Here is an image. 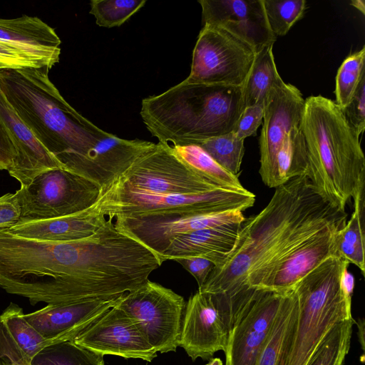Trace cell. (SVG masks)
Segmentation results:
<instances>
[{
    "label": "cell",
    "mask_w": 365,
    "mask_h": 365,
    "mask_svg": "<svg viewBox=\"0 0 365 365\" xmlns=\"http://www.w3.org/2000/svg\"><path fill=\"white\" fill-rule=\"evenodd\" d=\"M129 270L127 244L110 222L71 242L37 240L0 230V287L32 305L112 299L122 292Z\"/></svg>",
    "instance_id": "1"
},
{
    "label": "cell",
    "mask_w": 365,
    "mask_h": 365,
    "mask_svg": "<svg viewBox=\"0 0 365 365\" xmlns=\"http://www.w3.org/2000/svg\"><path fill=\"white\" fill-rule=\"evenodd\" d=\"M347 220L326 202L306 176L275 188L268 204L246 218L225 259L198 291L214 294L233 328L253 299L268 267L312 236Z\"/></svg>",
    "instance_id": "2"
},
{
    "label": "cell",
    "mask_w": 365,
    "mask_h": 365,
    "mask_svg": "<svg viewBox=\"0 0 365 365\" xmlns=\"http://www.w3.org/2000/svg\"><path fill=\"white\" fill-rule=\"evenodd\" d=\"M48 71L46 66L0 69V88L39 143L64 169L81 176L130 140L104 131L81 115Z\"/></svg>",
    "instance_id": "3"
},
{
    "label": "cell",
    "mask_w": 365,
    "mask_h": 365,
    "mask_svg": "<svg viewBox=\"0 0 365 365\" xmlns=\"http://www.w3.org/2000/svg\"><path fill=\"white\" fill-rule=\"evenodd\" d=\"M300 129L308 158L306 177L326 202L345 212L351 199L364 194L360 135L335 101L322 95L304 99Z\"/></svg>",
    "instance_id": "4"
},
{
    "label": "cell",
    "mask_w": 365,
    "mask_h": 365,
    "mask_svg": "<svg viewBox=\"0 0 365 365\" xmlns=\"http://www.w3.org/2000/svg\"><path fill=\"white\" fill-rule=\"evenodd\" d=\"M244 108L242 87L184 80L144 98L140 113L159 143L188 145L232 132Z\"/></svg>",
    "instance_id": "5"
},
{
    "label": "cell",
    "mask_w": 365,
    "mask_h": 365,
    "mask_svg": "<svg viewBox=\"0 0 365 365\" xmlns=\"http://www.w3.org/2000/svg\"><path fill=\"white\" fill-rule=\"evenodd\" d=\"M349 263L331 257L294 287L299 313L282 365H307L332 327L352 319L341 278Z\"/></svg>",
    "instance_id": "6"
},
{
    "label": "cell",
    "mask_w": 365,
    "mask_h": 365,
    "mask_svg": "<svg viewBox=\"0 0 365 365\" xmlns=\"http://www.w3.org/2000/svg\"><path fill=\"white\" fill-rule=\"evenodd\" d=\"M255 202V194L247 190L218 187L195 194H155L110 185L93 207L106 217L113 220L118 216L244 212Z\"/></svg>",
    "instance_id": "7"
},
{
    "label": "cell",
    "mask_w": 365,
    "mask_h": 365,
    "mask_svg": "<svg viewBox=\"0 0 365 365\" xmlns=\"http://www.w3.org/2000/svg\"><path fill=\"white\" fill-rule=\"evenodd\" d=\"M102 193L96 182L63 168L48 170L16 191L20 220L55 218L93 207Z\"/></svg>",
    "instance_id": "8"
},
{
    "label": "cell",
    "mask_w": 365,
    "mask_h": 365,
    "mask_svg": "<svg viewBox=\"0 0 365 365\" xmlns=\"http://www.w3.org/2000/svg\"><path fill=\"white\" fill-rule=\"evenodd\" d=\"M256 53L250 43L225 29L203 25L193 49L190 75L185 80L242 87Z\"/></svg>",
    "instance_id": "9"
},
{
    "label": "cell",
    "mask_w": 365,
    "mask_h": 365,
    "mask_svg": "<svg viewBox=\"0 0 365 365\" xmlns=\"http://www.w3.org/2000/svg\"><path fill=\"white\" fill-rule=\"evenodd\" d=\"M185 304L172 289L148 279L121 296L115 307L135 319L150 344L163 354L179 346Z\"/></svg>",
    "instance_id": "10"
},
{
    "label": "cell",
    "mask_w": 365,
    "mask_h": 365,
    "mask_svg": "<svg viewBox=\"0 0 365 365\" xmlns=\"http://www.w3.org/2000/svg\"><path fill=\"white\" fill-rule=\"evenodd\" d=\"M111 185L155 194H195L218 187L160 143L139 157Z\"/></svg>",
    "instance_id": "11"
},
{
    "label": "cell",
    "mask_w": 365,
    "mask_h": 365,
    "mask_svg": "<svg viewBox=\"0 0 365 365\" xmlns=\"http://www.w3.org/2000/svg\"><path fill=\"white\" fill-rule=\"evenodd\" d=\"M115 225L140 242L158 257L178 235L220 226L242 224L243 212H185L177 214L118 216Z\"/></svg>",
    "instance_id": "12"
},
{
    "label": "cell",
    "mask_w": 365,
    "mask_h": 365,
    "mask_svg": "<svg viewBox=\"0 0 365 365\" xmlns=\"http://www.w3.org/2000/svg\"><path fill=\"white\" fill-rule=\"evenodd\" d=\"M304 99L300 91L279 79L271 88L264 101V114L259 139V173L268 187L279 186L276 157L280 145L293 126L302 118Z\"/></svg>",
    "instance_id": "13"
},
{
    "label": "cell",
    "mask_w": 365,
    "mask_h": 365,
    "mask_svg": "<svg viewBox=\"0 0 365 365\" xmlns=\"http://www.w3.org/2000/svg\"><path fill=\"white\" fill-rule=\"evenodd\" d=\"M73 342L98 354L152 361L157 351L140 324L115 305L80 333Z\"/></svg>",
    "instance_id": "14"
},
{
    "label": "cell",
    "mask_w": 365,
    "mask_h": 365,
    "mask_svg": "<svg viewBox=\"0 0 365 365\" xmlns=\"http://www.w3.org/2000/svg\"><path fill=\"white\" fill-rule=\"evenodd\" d=\"M229 334L214 297L197 290L185 304L179 346L192 361L210 360L215 352H225Z\"/></svg>",
    "instance_id": "15"
},
{
    "label": "cell",
    "mask_w": 365,
    "mask_h": 365,
    "mask_svg": "<svg viewBox=\"0 0 365 365\" xmlns=\"http://www.w3.org/2000/svg\"><path fill=\"white\" fill-rule=\"evenodd\" d=\"M287 293L258 289L248 309L230 331L225 365L255 364Z\"/></svg>",
    "instance_id": "16"
},
{
    "label": "cell",
    "mask_w": 365,
    "mask_h": 365,
    "mask_svg": "<svg viewBox=\"0 0 365 365\" xmlns=\"http://www.w3.org/2000/svg\"><path fill=\"white\" fill-rule=\"evenodd\" d=\"M344 225L324 230L278 259L267 269L256 289L278 293L292 291L319 264L331 257H336V232Z\"/></svg>",
    "instance_id": "17"
},
{
    "label": "cell",
    "mask_w": 365,
    "mask_h": 365,
    "mask_svg": "<svg viewBox=\"0 0 365 365\" xmlns=\"http://www.w3.org/2000/svg\"><path fill=\"white\" fill-rule=\"evenodd\" d=\"M203 25L225 29L250 43L257 53L277 37L266 17L263 0H200Z\"/></svg>",
    "instance_id": "18"
},
{
    "label": "cell",
    "mask_w": 365,
    "mask_h": 365,
    "mask_svg": "<svg viewBox=\"0 0 365 365\" xmlns=\"http://www.w3.org/2000/svg\"><path fill=\"white\" fill-rule=\"evenodd\" d=\"M120 297L66 304H47L34 312L25 314V318L38 333L53 343L73 341L114 307Z\"/></svg>",
    "instance_id": "19"
},
{
    "label": "cell",
    "mask_w": 365,
    "mask_h": 365,
    "mask_svg": "<svg viewBox=\"0 0 365 365\" xmlns=\"http://www.w3.org/2000/svg\"><path fill=\"white\" fill-rule=\"evenodd\" d=\"M0 121L16 149V158L8 170L21 187L38 175L63 165L39 143L6 98L0 88ZM64 169V168H63Z\"/></svg>",
    "instance_id": "20"
},
{
    "label": "cell",
    "mask_w": 365,
    "mask_h": 365,
    "mask_svg": "<svg viewBox=\"0 0 365 365\" xmlns=\"http://www.w3.org/2000/svg\"><path fill=\"white\" fill-rule=\"evenodd\" d=\"M0 42L14 46L51 69L59 61L61 41L55 30L36 16L0 18Z\"/></svg>",
    "instance_id": "21"
},
{
    "label": "cell",
    "mask_w": 365,
    "mask_h": 365,
    "mask_svg": "<svg viewBox=\"0 0 365 365\" xmlns=\"http://www.w3.org/2000/svg\"><path fill=\"white\" fill-rule=\"evenodd\" d=\"M106 217L93 206L71 215L43 220H19L9 228L13 235L52 242H71L87 238L100 229Z\"/></svg>",
    "instance_id": "22"
},
{
    "label": "cell",
    "mask_w": 365,
    "mask_h": 365,
    "mask_svg": "<svg viewBox=\"0 0 365 365\" xmlns=\"http://www.w3.org/2000/svg\"><path fill=\"white\" fill-rule=\"evenodd\" d=\"M242 224L200 230L181 234L172 239L159 256L166 260L185 257H200L220 265L232 252Z\"/></svg>",
    "instance_id": "23"
},
{
    "label": "cell",
    "mask_w": 365,
    "mask_h": 365,
    "mask_svg": "<svg viewBox=\"0 0 365 365\" xmlns=\"http://www.w3.org/2000/svg\"><path fill=\"white\" fill-rule=\"evenodd\" d=\"M298 313V299L292 289L284 295L271 331L255 365H282Z\"/></svg>",
    "instance_id": "24"
},
{
    "label": "cell",
    "mask_w": 365,
    "mask_h": 365,
    "mask_svg": "<svg viewBox=\"0 0 365 365\" xmlns=\"http://www.w3.org/2000/svg\"><path fill=\"white\" fill-rule=\"evenodd\" d=\"M354 211L345 225L338 230L336 237V255L356 266L365 274L364 194L354 199Z\"/></svg>",
    "instance_id": "25"
},
{
    "label": "cell",
    "mask_w": 365,
    "mask_h": 365,
    "mask_svg": "<svg viewBox=\"0 0 365 365\" xmlns=\"http://www.w3.org/2000/svg\"><path fill=\"white\" fill-rule=\"evenodd\" d=\"M273 45L264 47L256 53L252 68L242 86L244 107L264 103L274 85L281 79L274 61Z\"/></svg>",
    "instance_id": "26"
},
{
    "label": "cell",
    "mask_w": 365,
    "mask_h": 365,
    "mask_svg": "<svg viewBox=\"0 0 365 365\" xmlns=\"http://www.w3.org/2000/svg\"><path fill=\"white\" fill-rule=\"evenodd\" d=\"M308 158L300 124L289 130L276 157V170L279 186L299 176H306Z\"/></svg>",
    "instance_id": "27"
},
{
    "label": "cell",
    "mask_w": 365,
    "mask_h": 365,
    "mask_svg": "<svg viewBox=\"0 0 365 365\" xmlns=\"http://www.w3.org/2000/svg\"><path fill=\"white\" fill-rule=\"evenodd\" d=\"M170 146L177 156L217 186L236 191L247 190L237 175L223 168L199 145Z\"/></svg>",
    "instance_id": "28"
},
{
    "label": "cell",
    "mask_w": 365,
    "mask_h": 365,
    "mask_svg": "<svg viewBox=\"0 0 365 365\" xmlns=\"http://www.w3.org/2000/svg\"><path fill=\"white\" fill-rule=\"evenodd\" d=\"M29 365H105L103 356L86 349L73 341L50 344L39 351Z\"/></svg>",
    "instance_id": "29"
},
{
    "label": "cell",
    "mask_w": 365,
    "mask_h": 365,
    "mask_svg": "<svg viewBox=\"0 0 365 365\" xmlns=\"http://www.w3.org/2000/svg\"><path fill=\"white\" fill-rule=\"evenodd\" d=\"M0 316L18 345L31 360L42 349L55 344L43 337L27 322L19 305L11 302Z\"/></svg>",
    "instance_id": "30"
},
{
    "label": "cell",
    "mask_w": 365,
    "mask_h": 365,
    "mask_svg": "<svg viewBox=\"0 0 365 365\" xmlns=\"http://www.w3.org/2000/svg\"><path fill=\"white\" fill-rule=\"evenodd\" d=\"M244 141L232 131L204 140L197 145L201 147L226 170L238 175L245 153Z\"/></svg>",
    "instance_id": "31"
},
{
    "label": "cell",
    "mask_w": 365,
    "mask_h": 365,
    "mask_svg": "<svg viewBox=\"0 0 365 365\" xmlns=\"http://www.w3.org/2000/svg\"><path fill=\"white\" fill-rule=\"evenodd\" d=\"M365 77V46L347 56L336 76L335 103L343 110L352 99L361 79Z\"/></svg>",
    "instance_id": "32"
},
{
    "label": "cell",
    "mask_w": 365,
    "mask_h": 365,
    "mask_svg": "<svg viewBox=\"0 0 365 365\" xmlns=\"http://www.w3.org/2000/svg\"><path fill=\"white\" fill-rule=\"evenodd\" d=\"M269 26L277 37L284 36L304 15L305 0H263Z\"/></svg>",
    "instance_id": "33"
},
{
    "label": "cell",
    "mask_w": 365,
    "mask_h": 365,
    "mask_svg": "<svg viewBox=\"0 0 365 365\" xmlns=\"http://www.w3.org/2000/svg\"><path fill=\"white\" fill-rule=\"evenodd\" d=\"M354 318L335 324L320 344L307 365H334L341 351L350 346Z\"/></svg>",
    "instance_id": "34"
},
{
    "label": "cell",
    "mask_w": 365,
    "mask_h": 365,
    "mask_svg": "<svg viewBox=\"0 0 365 365\" xmlns=\"http://www.w3.org/2000/svg\"><path fill=\"white\" fill-rule=\"evenodd\" d=\"M146 0H92L90 14L103 27L119 26L139 11Z\"/></svg>",
    "instance_id": "35"
},
{
    "label": "cell",
    "mask_w": 365,
    "mask_h": 365,
    "mask_svg": "<svg viewBox=\"0 0 365 365\" xmlns=\"http://www.w3.org/2000/svg\"><path fill=\"white\" fill-rule=\"evenodd\" d=\"M30 362L0 316V365H29Z\"/></svg>",
    "instance_id": "36"
},
{
    "label": "cell",
    "mask_w": 365,
    "mask_h": 365,
    "mask_svg": "<svg viewBox=\"0 0 365 365\" xmlns=\"http://www.w3.org/2000/svg\"><path fill=\"white\" fill-rule=\"evenodd\" d=\"M43 66L47 67L43 62L14 46L0 42V69Z\"/></svg>",
    "instance_id": "37"
},
{
    "label": "cell",
    "mask_w": 365,
    "mask_h": 365,
    "mask_svg": "<svg viewBox=\"0 0 365 365\" xmlns=\"http://www.w3.org/2000/svg\"><path fill=\"white\" fill-rule=\"evenodd\" d=\"M264 114V103L245 108L232 131L242 140L255 135L263 122Z\"/></svg>",
    "instance_id": "38"
},
{
    "label": "cell",
    "mask_w": 365,
    "mask_h": 365,
    "mask_svg": "<svg viewBox=\"0 0 365 365\" xmlns=\"http://www.w3.org/2000/svg\"><path fill=\"white\" fill-rule=\"evenodd\" d=\"M342 111L357 133H362L365 128V77L361 79L352 99Z\"/></svg>",
    "instance_id": "39"
},
{
    "label": "cell",
    "mask_w": 365,
    "mask_h": 365,
    "mask_svg": "<svg viewBox=\"0 0 365 365\" xmlns=\"http://www.w3.org/2000/svg\"><path fill=\"white\" fill-rule=\"evenodd\" d=\"M21 215V206L16 192H8L0 197V230L14 225L20 220Z\"/></svg>",
    "instance_id": "40"
},
{
    "label": "cell",
    "mask_w": 365,
    "mask_h": 365,
    "mask_svg": "<svg viewBox=\"0 0 365 365\" xmlns=\"http://www.w3.org/2000/svg\"><path fill=\"white\" fill-rule=\"evenodd\" d=\"M173 260L180 264L197 282L198 288L207 280L215 264L211 261L200 257H185L175 258Z\"/></svg>",
    "instance_id": "41"
},
{
    "label": "cell",
    "mask_w": 365,
    "mask_h": 365,
    "mask_svg": "<svg viewBox=\"0 0 365 365\" xmlns=\"http://www.w3.org/2000/svg\"><path fill=\"white\" fill-rule=\"evenodd\" d=\"M16 155L14 145L0 121V170H8L12 165Z\"/></svg>",
    "instance_id": "42"
},
{
    "label": "cell",
    "mask_w": 365,
    "mask_h": 365,
    "mask_svg": "<svg viewBox=\"0 0 365 365\" xmlns=\"http://www.w3.org/2000/svg\"><path fill=\"white\" fill-rule=\"evenodd\" d=\"M354 284V277L348 272V267H346L341 275V286L346 301L351 304Z\"/></svg>",
    "instance_id": "43"
},
{
    "label": "cell",
    "mask_w": 365,
    "mask_h": 365,
    "mask_svg": "<svg viewBox=\"0 0 365 365\" xmlns=\"http://www.w3.org/2000/svg\"><path fill=\"white\" fill-rule=\"evenodd\" d=\"M355 324H356L357 326V329H358V338H359V341L361 344V349L363 350V351H364V346H365V343H364V331H365V324H364V319L363 318H359L358 319L357 321H355Z\"/></svg>",
    "instance_id": "44"
},
{
    "label": "cell",
    "mask_w": 365,
    "mask_h": 365,
    "mask_svg": "<svg viewBox=\"0 0 365 365\" xmlns=\"http://www.w3.org/2000/svg\"><path fill=\"white\" fill-rule=\"evenodd\" d=\"M351 4L364 14L365 11V2L363 0H355L351 1Z\"/></svg>",
    "instance_id": "45"
},
{
    "label": "cell",
    "mask_w": 365,
    "mask_h": 365,
    "mask_svg": "<svg viewBox=\"0 0 365 365\" xmlns=\"http://www.w3.org/2000/svg\"><path fill=\"white\" fill-rule=\"evenodd\" d=\"M349 347H346L342 351L341 353L340 354V355L339 356L338 359H336L334 365H343L344 364V359H345V357L349 353Z\"/></svg>",
    "instance_id": "46"
},
{
    "label": "cell",
    "mask_w": 365,
    "mask_h": 365,
    "mask_svg": "<svg viewBox=\"0 0 365 365\" xmlns=\"http://www.w3.org/2000/svg\"><path fill=\"white\" fill-rule=\"evenodd\" d=\"M205 365H223V364L220 358L215 357L210 359L209 362Z\"/></svg>",
    "instance_id": "47"
}]
</instances>
